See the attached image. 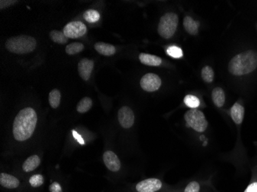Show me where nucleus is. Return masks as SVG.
<instances>
[{
    "instance_id": "18",
    "label": "nucleus",
    "mask_w": 257,
    "mask_h": 192,
    "mask_svg": "<svg viewBox=\"0 0 257 192\" xmlns=\"http://www.w3.org/2000/svg\"><path fill=\"white\" fill-rule=\"evenodd\" d=\"M212 99L213 103L218 108L223 107L226 101V96H225L224 91L221 88H215L212 92Z\"/></svg>"
},
{
    "instance_id": "14",
    "label": "nucleus",
    "mask_w": 257,
    "mask_h": 192,
    "mask_svg": "<svg viewBox=\"0 0 257 192\" xmlns=\"http://www.w3.org/2000/svg\"><path fill=\"white\" fill-rule=\"evenodd\" d=\"M41 162L38 155H32L29 157L23 164V170L25 172H31L39 167Z\"/></svg>"
},
{
    "instance_id": "12",
    "label": "nucleus",
    "mask_w": 257,
    "mask_h": 192,
    "mask_svg": "<svg viewBox=\"0 0 257 192\" xmlns=\"http://www.w3.org/2000/svg\"><path fill=\"white\" fill-rule=\"evenodd\" d=\"M0 184L5 188L15 189L20 185V180L11 174L1 173L0 174Z\"/></svg>"
},
{
    "instance_id": "28",
    "label": "nucleus",
    "mask_w": 257,
    "mask_h": 192,
    "mask_svg": "<svg viewBox=\"0 0 257 192\" xmlns=\"http://www.w3.org/2000/svg\"><path fill=\"white\" fill-rule=\"evenodd\" d=\"M201 186L200 183L196 181H190L185 187L183 192H200Z\"/></svg>"
},
{
    "instance_id": "5",
    "label": "nucleus",
    "mask_w": 257,
    "mask_h": 192,
    "mask_svg": "<svg viewBox=\"0 0 257 192\" xmlns=\"http://www.w3.org/2000/svg\"><path fill=\"white\" fill-rule=\"evenodd\" d=\"M178 23V16L177 14L169 13L163 15L158 25V33L160 37L164 39L171 38L177 31Z\"/></svg>"
},
{
    "instance_id": "21",
    "label": "nucleus",
    "mask_w": 257,
    "mask_h": 192,
    "mask_svg": "<svg viewBox=\"0 0 257 192\" xmlns=\"http://www.w3.org/2000/svg\"><path fill=\"white\" fill-rule=\"evenodd\" d=\"M50 37L54 43L58 44H66L68 42L67 37L65 36L64 33L58 30H53L50 32Z\"/></svg>"
},
{
    "instance_id": "3",
    "label": "nucleus",
    "mask_w": 257,
    "mask_h": 192,
    "mask_svg": "<svg viewBox=\"0 0 257 192\" xmlns=\"http://www.w3.org/2000/svg\"><path fill=\"white\" fill-rule=\"evenodd\" d=\"M37 47V41L33 37L22 35L12 37L6 43V48L12 53L27 54L32 53Z\"/></svg>"
},
{
    "instance_id": "26",
    "label": "nucleus",
    "mask_w": 257,
    "mask_h": 192,
    "mask_svg": "<svg viewBox=\"0 0 257 192\" xmlns=\"http://www.w3.org/2000/svg\"><path fill=\"white\" fill-rule=\"evenodd\" d=\"M29 183L33 187H39L43 185L44 183V178L42 174H37L30 177Z\"/></svg>"
},
{
    "instance_id": "23",
    "label": "nucleus",
    "mask_w": 257,
    "mask_h": 192,
    "mask_svg": "<svg viewBox=\"0 0 257 192\" xmlns=\"http://www.w3.org/2000/svg\"><path fill=\"white\" fill-rule=\"evenodd\" d=\"M201 76L205 82L210 83L214 79V71L210 66H205L202 69Z\"/></svg>"
},
{
    "instance_id": "22",
    "label": "nucleus",
    "mask_w": 257,
    "mask_h": 192,
    "mask_svg": "<svg viewBox=\"0 0 257 192\" xmlns=\"http://www.w3.org/2000/svg\"><path fill=\"white\" fill-rule=\"evenodd\" d=\"M84 50V46L83 43H73L66 46V52L68 55L73 56V55L77 54Z\"/></svg>"
},
{
    "instance_id": "20",
    "label": "nucleus",
    "mask_w": 257,
    "mask_h": 192,
    "mask_svg": "<svg viewBox=\"0 0 257 192\" xmlns=\"http://www.w3.org/2000/svg\"><path fill=\"white\" fill-rule=\"evenodd\" d=\"M61 100V93L58 89H53L49 95V102L53 109H57Z\"/></svg>"
},
{
    "instance_id": "6",
    "label": "nucleus",
    "mask_w": 257,
    "mask_h": 192,
    "mask_svg": "<svg viewBox=\"0 0 257 192\" xmlns=\"http://www.w3.org/2000/svg\"><path fill=\"white\" fill-rule=\"evenodd\" d=\"M87 32L86 25L80 21L71 22L63 29V33L68 39H78L83 37Z\"/></svg>"
},
{
    "instance_id": "1",
    "label": "nucleus",
    "mask_w": 257,
    "mask_h": 192,
    "mask_svg": "<svg viewBox=\"0 0 257 192\" xmlns=\"http://www.w3.org/2000/svg\"><path fill=\"white\" fill-rule=\"evenodd\" d=\"M37 124V114L34 109L27 107L22 109L14 120L13 133L18 141H24L31 138Z\"/></svg>"
},
{
    "instance_id": "15",
    "label": "nucleus",
    "mask_w": 257,
    "mask_h": 192,
    "mask_svg": "<svg viewBox=\"0 0 257 192\" xmlns=\"http://www.w3.org/2000/svg\"><path fill=\"white\" fill-rule=\"evenodd\" d=\"M140 61L146 66H159L161 65V58L154 55L141 53L140 55Z\"/></svg>"
},
{
    "instance_id": "32",
    "label": "nucleus",
    "mask_w": 257,
    "mask_h": 192,
    "mask_svg": "<svg viewBox=\"0 0 257 192\" xmlns=\"http://www.w3.org/2000/svg\"><path fill=\"white\" fill-rule=\"evenodd\" d=\"M73 134H74L75 137H76V138H77L78 141H79V142L82 143L83 144V141L82 140V138H80V136H79V135H77V134L76 133V132H73Z\"/></svg>"
},
{
    "instance_id": "17",
    "label": "nucleus",
    "mask_w": 257,
    "mask_h": 192,
    "mask_svg": "<svg viewBox=\"0 0 257 192\" xmlns=\"http://www.w3.org/2000/svg\"><path fill=\"white\" fill-rule=\"evenodd\" d=\"M94 47L95 50L102 56H111L115 53V48L108 43H97L95 44Z\"/></svg>"
},
{
    "instance_id": "4",
    "label": "nucleus",
    "mask_w": 257,
    "mask_h": 192,
    "mask_svg": "<svg viewBox=\"0 0 257 192\" xmlns=\"http://www.w3.org/2000/svg\"><path fill=\"white\" fill-rule=\"evenodd\" d=\"M184 119L187 128H193L194 131L201 133L206 131L208 122L206 116L201 111L197 109H190L185 113Z\"/></svg>"
},
{
    "instance_id": "2",
    "label": "nucleus",
    "mask_w": 257,
    "mask_h": 192,
    "mask_svg": "<svg viewBox=\"0 0 257 192\" xmlns=\"http://www.w3.org/2000/svg\"><path fill=\"white\" fill-rule=\"evenodd\" d=\"M257 68V52L253 50L236 55L229 63V72L233 76H241L252 73Z\"/></svg>"
},
{
    "instance_id": "29",
    "label": "nucleus",
    "mask_w": 257,
    "mask_h": 192,
    "mask_svg": "<svg viewBox=\"0 0 257 192\" xmlns=\"http://www.w3.org/2000/svg\"><path fill=\"white\" fill-rule=\"evenodd\" d=\"M50 192H63V189H62V186L60 185V183L55 182L52 183L50 186Z\"/></svg>"
},
{
    "instance_id": "30",
    "label": "nucleus",
    "mask_w": 257,
    "mask_h": 192,
    "mask_svg": "<svg viewBox=\"0 0 257 192\" xmlns=\"http://www.w3.org/2000/svg\"><path fill=\"white\" fill-rule=\"evenodd\" d=\"M243 192H257V181L250 183Z\"/></svg>"
},
{
    "instance_id": "11",
    "label": "nucleus",
    "mask_w": 257,
    "mask_h": 192,
    "mask_svg": "<svg viewBox=\"0 0 257 192\" xmlns=\"http://www.w3.org/2000/svg\"><path fill=\"white\" fill-rule=\"evenodd\" d=\"M94 68V63L88 59H83L78 64V72L79 76L84 81L89 80L92 69Z\"/></svg>"
},
{
    "instance_id": "13",
    "label": "nucleus",
    "mask_w": 257,
    "mask_h": 192,
    "mask_svg": "<svg viewBox=\"0 0 257 192\" xmlns=\"http://www.w3.org/2000/svg\"><path fill=\"white\" fill-rule=\"evenodd\" d=\"M244 114H245V110H244V107L241 105L240 104L235 103L232 105L230 109V115L232 118V121L236 124V125H240L243 121Z\"/></svg>"
},
{
    "instance_id": "27",
    "label": "nucleus",
    "mask_w": 257,
    "mask_h": 192,
    "mask_svg": "<svg viewBox=\"0 0 257 192\" xmlns=\"http://www.w3.org/2000/svg\"><path fill=\"white\" fill-rule=\"evenodd\" d=\"M167 54L174 59H180L183 57V53L181 49L177 46H170L167 49Z\"/></svg>"
},
{
    "instance_id": "9",
    "label": "nucleus",
    "mask_w": 257,
    "mask_h": 192,
    "mask_svg": "<svg viewBox=\"0 0 257 192\" xmlns=\"http://www.w3.org/2000/svg\"><path fill=\"white\" fill-rule=\"evenodd\" d=\"M118 120L122 128L128 129L134 125L135 115L131 108L123 106L118 112Z\"/></svg>"
},
{
    "instance_id": "24",
    "label": "nucleus",
    "mask_w": 257,
    "mask_h": 192,
    "mask_svg": "<svg viewBox=\"0 0 257 192\" xmlns=\"http://www.w3.org/2000/svg\"><path fill=\"white\" fill-rule=\"evenodd\" d=\"M85 20L88 23H93L99 21L100 18V15L96 10H89L85 12L84 15H83Z\"/></svg>"
},
{
    "instance_id": "16",
    "label": "nucleus",
    "mask_w": 257,
    "mask_h": 192,
    "mask_svg": "<svg viewBox=\"0 0 257 192\" xmlns=\"http://www.w3.org/2000/svg\"><path fill=\"white\" fill-rule=\"evenodd\" d=\"M199 25H200V23L197 21H195L190 17H186L183 20V27H184L185 30L192 36H196L198 34Z\"/></svg>"
},
{
    "instance_id": "7",
    "label": "nucleus",
    "mask_w": 257,
    "mask_h": 192,
    "mask_svg": "<svg viewBox=\"0 0 257 192\" xmlns=\"http://www.w3.org/2000/svg\"><path fill=\"white\" fill-rule=\"evenodd\" d=\"M163 188V182L158 178H147L137 183L135 186L137 192H158Z\"/></svg>"
},
{
    "instance_id": "25",
    "label": "nucleus",
    "mask_w": 257,
    "mask_h": 192,
    "mask_svg": "<svg viewBox=\"0 0 257 192\" xmlns=\"http://www.w3.org/2000/svg\"><path fill=\"white\" fill-rule=\"evenodd\" d=\"M184 103L186 104V106L189 107L190 109H197L200 105L199 99L192 95H186L184 99Z\"/></svg>"
},
{
    "instance_id": "19",
    "label": "nucleus",
    "mask_w": 257,
    "mask_h": 192,
    "mask_svg": "<svg viewBox=\"0 0 257 192\" xmlns=\"http://www.w3.org/2000/svg\"><path fill=\"white\" fill-rule=\"evenodd\" d=\"M92 101L90 98L85 97L79 101L76 106V110L79 113H86L90 110L92 107Z\"/></svg>"
},
{
    "instance_id": "10",
    "label": "nucleus",
    "mask_w": 257,
    "mask_h": 192,
    "mask_svg": "<svg viewBox=\"0 0 257 192\" xmlns=\"http://www.w3.org/2000/svg\"><path fill=\"white\" fill-rule=\"evenodd\" d=\"M103 162L108 169L112 172H117L120 170V161L113 151H106L104 152Z\"/></svg>"
},
{
    "instance_id": "31",
    "label": "nucleus",
    "mask_w": 257,
    "mask_h": 192,
    "mask_svg": "<svg viewBox=\"0 0 257 192\" xmlns=\"http://www.w3.org/2000/svg\"><path fill=\"white\" fill-rule=\"evenodd\" d=\"M15 3L16 1H11V0H10V1H8V0H6V1L1 0V1H0V8H1V10L7 8V7H10V6L15 4Z\"/></svg>"
},
{
    "instance_id": "8",
    "label": "nucleus",
    "mask_w": 257,
    "mask_h": 192,
    "mask_svg": "<svg viewBox=\"0 0 257 192\" xmlns=\"http://www.w3.org/2000/svg\"><path fill=\"white\" fill-rule=\"evenodd\" d=\"M162 85L161 79L154 73H148L143 76L140 80V86L144 91L149 92H155L160 89Z\"/></svg>"
}]
</instances>
